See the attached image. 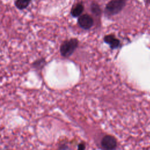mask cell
<instances>
[{"label":"cell","instance_id":"cell-7","mask_svg":"<svg viewBox=\"0 0 150 150\" xmlns=\"http://www.w3.org/2000/svg\"><path fill=\"white\" fill-rule=\"evenodd\" d=\"M31 1L32 0H16L15 5L18 9L23 10L29 5Z\"/></svg>","mask_w":150,"mask_h":150},{"label":"cell","instance_id":"cell-9","mask_svg":"<svg viewBox=\"0 0 150 150\" xmlns=\"http://www.w3.org/2000/svg\"><path fill=\"white\" fill-rule=\"evenodd\" d=\"M85 148V145L83 144H80L78 145L79 149H84Z\"/></svg>","mask_w":150,"mask_h":150},{"label":"cell","instance_id":"cell-10","mask_svg":"<svg viewBox=\"0 0 150 150\" xmlns=\"http://www.w3.org/2000/svg\"><path fill=\"white\" fill-rule=\"evenodd\" d=\"M145 2H146V3H148V4H150V0H145Z\"/></svg>","mask_w":150,"mask_h":150},{"label":"cell","instance_id":"cell-8","mask_svg":"<svg viewBox=\"0 0 150 150\" xmlns=\"http://www.w3.org/2000/svg\"><path fill=\"white\" fill-rule=\"evenodd\" d=\"M90 10L91 12L96 16H99L101 15L102 11L100 5L96 2H93L90 5Z\"/></svg>","mask_w":150,"mask_h":150},{"label":"cell","instance_id":"cell-2","mask_svg":"<svg viewBox=\"0 0 150 150\" xmlns=\"http://www.w3.org/2000/svg\"><path fill=\"white\" fill-rule=\"evenodd\" d=\"M79 45V40L76 38H71L65 40L60 47V54L63 57H69L75 51Z\"/></svg>","mask_w":150,"mask_h":150},{"label":"cell","instance_id":"cell-6","mask_svg":"<svg viewBox=\"0 0 150 150\" xmlns=\"http://www.w3.org/2000/svg\"><path fill=\"white\" fill-rule=\"evenodd\" d=\"M84 11V6L81 3H77L74 5L71 9V15L74 17H79Z\"/></svg>","mask_w":150,"mask_h":150},{"label":"cell","instance_id":"cell-4","mask_svg":"<svg viewBox=\"0 0 150 150\" xmlns=\"http://www.w3.org/2000/svg\"><path fill=\"white\" fill-rule=\"evenodd\" d=\"M101 145L104 149H113L117 147V140L113 136L107 135L102 138Z\"/></svg>","mask_w":150,"mask_h":150},{"label":"cell","instance_id":"cell-1","mask_svg":"<svg viewBox=\"0 0 150 150\" xmlns=\"http://www.w3.org/2000/svg\"><path fill=\"white\" fill-rule=\"evenodd\" d=\"M128 0H111L105 5L104 13L111 16L119 13L124 8Z\"/></svg>","mask_w":150,"mask_h":150},{"label":"cell","instance_id":"cell-5","mask_svg":"<svg viewBox=\"0 0 150 150\" xmlns=\"http://www.w3.org/2000/svg\"><path fill=\"white\" fill-rule=\"evenodd\" d=\"M104 41L105 43L109 45L111 49H115L119 47L121 45L120 41L118 39L112 34L107 35L104 37Z\"/></svg>","mask_w":150,"mask_h":150},{"label":"cell","instance_id":"cell-3","mask_svg":"<svg viewBox=\"0 0 150 150\" xmlns=\"http://www.w3.org/2000/svg\"><path fill=\"white\" fill-rule=\"evenodd\" d=\"M77 22L80 28L84 30H88L93 26L94 21L90 15L88 14H84L79 17Z\"/></svg>","mask_w":150,"mask_h":150}]
</instances>
